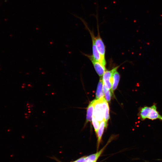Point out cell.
<instances>
[{
    "label": "cell",
    "mask_w": 162,
    "mask_h": 162,
    "mask_svg": "<svg viewBox=\"0 0 162 162\" xmlns=\"http://www.w3.org/2000/svg\"><path fill=\"white\" fill-rule=\"evenodd\" d=\"M56 160L58 162H62L60 160H58L56 158Z\"/></svg>",
    "instance_id": "ac0fdd59"
},
{
    "label": "cell",
    "mask_w": 162,
    "mask_h": 162,
    "mask_svg": "<svg viewBox=\"0 0 162 162\" xmlns=\"http://www.w3.org/2000/svg\"><path fill=\"white\" fill-rule=\"evenodd\" d=\"M151 108V106H144L140 109L139 116L140 119L144 120L147 118V117Z\"/></svg>",
    "instance_id": "4fadbf2b"
},
{
    "label": "cell",
    "mask_w": 162,
    "mask_h": 162,
    "mask_svg": "<svg viewBox=\"0 0 162 162\" xmlns=\"http://www.w3.org/2000/svg\"><path fill=\"white\" fill-rule=\"evenodd\" d=\"M147 118L151 120L159 119L162 121V116L157 111L156 106L155 104L151 106Z\"/></svg>",
    "instance_id": "8992f818"
},
{
    "label": "cell",
    "mask_w": 162,
    "mask_h": 162,
    "mask_svg": "<svg viewBox=\"0 0 162 162\" xmlns=\"http://www.w3.org/2000/svg\"><path fill=\"white\" fill-rule=\"evenodd\" d=\"M102 102L104 111V120L105 123V127H107L108 121L110 118L109 107L108 102L104 97L102 98Z\"/></svg>",
    "instance_id": "ba28073f"
},
{
    "label": "cell",
    "mask_w": 162,
    "mask_h": 162,
    "mask_svg": "<svg viewBox=\"0 0 162 162\" xmlns=\"http://www.w3.org/2000/svg\"><path fill=\"white\" fill-rule=\"evenodd\" d=\"M112 92L110 89H108L104 94L105 98L107 101L109 102L111 100V96L112 95Z\"/></svg>",
    "instance_id": "9a60e30c"
},
{
    "label": "cell",
    "mask_w": 162,
    "mask_h": 162,
    "mask_svg": "<svg viewBox=\"0 0 162 162\" xmlns=\"http://www.w3.org/2000/svg\"><path fill=\"white\" fill-rule=\"evenodd\" d=\"M86 162H94L90 160H87Z\"/></svg>",
    "instance_id": "e0dca14e"
},
{
    "label": "cell",
    "mask_w": 162,
    "mask_h": 162,
    "mask_svg": "<svg viewBox=\"0 0 162 162\" xmlns=\"http://www.w3.org/2000/svg\"><path fill=\"white\" fill-rule=\"evenodd\" d=\"M95 100L91 101L88 105L87 111L86 120V123L88 122H91L92 120V116L94 110Z\"/></svg>",
    "instance_id": "30bf717a"
},
{
    "label": "cell",
    "mask_w": 162,
    "mask_h": 162,
    "mask_svg": "<svg viewBox=\"0 0 162 162\" xmlns=\"http://www.w3.org/2000/svg\"><path fill=\"white\" fill-rule=\"evenodd\" d=\"M113 139L112 138V137H110L107 141V143L106 144V145L99 151L95 153L87 156V160L92 161L94 162H96L108 144H109L110 142L112 141Z\"/></svg>",
    "instance_id": "52a82bcc"
},
{
    "label": "cell",
    "mask_w": 162,
    "mask_h": 162,
    "mask_svg": "<svg viewBox=\"0 0 162 162\" xmlns=\"http://www.w3.org/2000/svg\"><path fill=\"white\" fill-rule=\"evenodd\" d=\"M92 124L94 127L95 131L97 134L99 128L100 122H99L95 118L94 116H92Z\"/></svg>",
    "instance_id": "5bb4252c"
},
{
    "label": "cell",
    "mask_w": 162,
    "mask_h": 162,
    "mask_svg": "<svg viewBox=\"0 0 162 162\" xmlns=\"http://www.w3.org/2000/svg\"><path fill=\"white\" fill-rule=\"evenodd\" d=\"M83 22L85 26L88 30L89 32L91 35L92 43V52L93 55L92 56L95 60L100 62L102 65L105 67L106 64V61H104L101 58L100 55L98 52L94 42V36L93 32L91 31L87 26V25L86 21H84Z\"/></svg>",
    "instance_id": "7a4b0ae2"
},
{
    "label": "cell",
    "mask_w": 162,
    "mask_h": 162,
    "mask_svg": "<svg viewBox=\"0 0 162 162\" xmlns=\"http://www.w3.org/2000/svg\"><path fill=\"white\" fill-rule=\"evenodd\" d=\"M87 160V156H84L72 162H86Z\"/></svg>",
    "instance_id": "2e32d148"
},
{
    "label": "cell",
    "mask_w": 162,
    "mask_h": 162,
    "mask_svg": "<svg viewBox=\"0 0 162 162\" xmlns=\"http://www.w3.org/2000/svg\"><path fill=\"white\" fill-rule=\"evenodd\" d=\"M89 57L97 74L100 76H102L106 71L105 67L102 65L100 62L94 60L92 56H89Z\"/></svg>",
    "instance_id": "5b68a950"
},
{
    "label": "cell",
    "mask_w": 162,
    "mask_h": 162,
    "mask_svg": "<svg viewBox=\"0 0 162 162\" xmlns=\"http://www.w3.org/2000/svg\"><path fill=\"white\" fill-rule=\"evenodd\" d=\"M102 98L95 100L93 112V116L100 122L104 120V111L102 102Z\"/></svg>",
    "instance_id": "6da1fadb"
},
{
    "label": "cell",
    "mask_w": 162,
    "mask_h": 162,
    "mask_svg": "<svg viewBox=\"0 0 162 162\" xmlns=\"http://www.w3.org/2000/svg\"><path fill=\"white\" fill-rule=\"evenodd\" d=\"M118 67H116L110 70H106L102 77L103 83L107 89L111 91L113 82V74L117 70Z\"/></svg>",
    "instance_id": "3957f363"
},
{
    "label": "cell",
    "mask_w": 162,
    "mask_h": 162,
    "mask_svg": "<svg viewBox=\"0 0 162 162\" xmlns=\"http://www.w3.org/2000/svg\"><path fill=\"white\" fill-rule=\"evenodd\" d=\"M104 93L103 88V81L102 77H100L98 84L96 93V99H99L104 97Z\"/></svg>",
    "instance_id": "8fae6325"
},
{
    "label": "cell",
    "mask_w": 162,
    "mask_h": 162,
    "mask_svg": "<svg viewBox=\"0 0 162 162\" xmlns=\"http://www.w3.org/2000/svg\"><path fill=\"white\" fill-rule=\"evenodd\" d=\"M105 127V121L104 120L100 122L99 128L97 134L98 139L97 144V151L98 149Z\"/></svg>",
    "instance_id": "9c48e42d"
},
{
    "label": "cell",
    "mask_w": 162,
    "mask_h": 162,
    "mask_svg": "<svg viewBox=\"0 0 162 162\" xmlns=\"http://www.w3.org/2000/svg\"><path fill=\"white\" fill-rule=\"evenodd\" d=\"M96 18L97 21L98 35L96 37H94V42L97 49L102 59L105 61V47L103 42L101 38L99 32V28L98 21V15H96Z\"/></svg>",
    "instance_id": "277c9868"
},
{
    "label": "cell",
    "mask_w": 162,
    "mask_h": 162,
    "mask_svg": "<svg viewBox=\"0 0 162 162\" xmlns=\"http://www.w3.org/2000/svg\"><path fill=\"white\" fill-rule=\"evenodd\" d=\"M120 76L119 73L116 71L113 74V82L111 88V91L113 94L114 91L116 89L119 82Z\"/></svg>",
    "instance_id": "7c38bea8"
}]
</instances>
